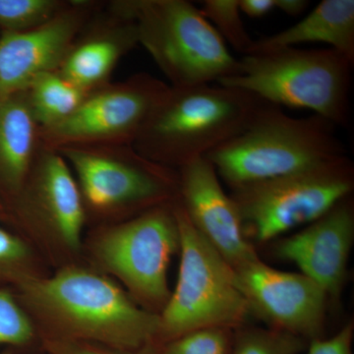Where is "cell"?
<instances>
[{"instance_id": "obj_1", "label": "cell", "mask_w": 354, "mask_h": 354, "mask_svg": "<svg viewBox=\"0 0 354 354\" xmlns=\"http://www.w3.org/2000/svg\"><path fill=\"white\" fill-rule=\"evenodd\" d=\"M21 290L50 319L57 335L48 341L80 342L132 349L157 342L160 315L140 308L108 279L80 269L53 278L19 276Z\"/></svg>"}, {"instance_id": "obj_2", "label": "cell", "mask_w": 354, "mask_h": 354, "mask_svg": "<svg viewBox=\"0 0 354 354\" xmlns=\"http://www.w3.org/2000/svg\"><path fill=\"white\" fill-rule=\"evenodd\" d=\"M264 102L220 84L169 86L132 146L153 162L180 169L239 134Z\"/></svg>"}, {"instance_id": "obj_3", "label": "cell", "mask_w": 354, "mask_h": 354, "mask_svg": "<svg viewBox=\"0 0 354 354\" xmlns=\"http://www.w3.org/2000/svg\"><path fill=\"white\" fill-rule=\"evenodd\" d=\"M335 129L316 114L295 118L264 102L239 134L205 158L234 190L348 155Z\"/></svg>"}, {"instance_id": "obj_4", "label": "cell", "mask_w": 354, "mask_h": 354, "mask_svg": "<svg viewBox=\"0 0 354 354\" xmlns=\"http://www.w3.org/2000/svg\"><path fill=\"white\" fill-rule=\"evenodd\" d=\"M353 62L333 48H288L251 53L221 86L252 93L268 104L309 109L337 127L351 118Z\"/></svg>"}, {"instance_id": "obj_5", "label": "cell", "mask_w": 354, "mask_h": 354, "mask_svg": "<svg viewBox=\"0 0 354 354\" xmlns=\"http://www.w3.org/2000/svg\"><path fill=\"white\" fill-rule=\"evenodd\" d=\"M116 14L134 21L138 43L150 53L172 88L218 83L239 72V59L192 2H120Z\"/></svg>"}, {"instance_id": "obj_6", "label": "cell", "mask_w": 354, "mask_h": 354, "mask_svg": "<svg viewBox=\"0 0 354 354\" xmlns=\"http://www.w3.org/2000/svg\"><path fill=\"white\" fill-rule=\"evenodd\" d=\"M174 209L180 266L176 290L160 315L157 342L205 328L234 330L245 325L250 307L234 268L195 230L178 200Z\"/></svg>"}, {"instance_id": "obj_7", "label": "cell", "mask_w": 354, "mask_h": 354, "mask_svg": "<svg viewBox=\"0 0 354 354\" xmlns=\"http://www.w3.org/2000/svg\"><path fill=\"white\" fill-rule=\"evenodd\" d=\"M354 167L348 155L302 171L232 190L246 236L264 243L309 225L351 196Z\"/></svg>"}, {"instance_id": "obj_8", "label": "cell", "mask_w": 354, "mask_h": 354, "mask_svg": "<svg viewBox=\"0 0 354 354\" xmlns=\"http://www.w3.org/2000/svg\"><path fill=\"white\" fill-rule=\"evenodd\" d=\"M75 169L87 201L95 209H152L178 192V172L148 160L127 144L55 149Z\"/></svg>"}, {"instance_id": "obj_9", "label": "cell", "mask_w": 354, "mask_h": 354, "mask_svg": "<svg viewBox=\"0 0 354 354\" xmlns=\"http://www.w3.org/2000/svg\"><path fill=\"white\" fill-rule=\"evenodd\" d=\"M177 249L179 230L174 205L164 204L106 232L97 253L140 299L164 308L171 297L167 270Z\"/></svg>"}, {"instance_id": "obj_10", "label": "cell", "mask_w": 354, "mask_h": 354, "mask_svg": "<svg viewBox=\"0 0 354 354\" xmlns=\"http://www.w3.org/2000/svg\"><path fill=\"white\" fill-rule=\"evenodd\" d=\"M169 86L142 74L127 83L88 94L62 122L41 130L48 148L72 145H133Z\"/></svg>"}, {"instance_id": "obj_11", "label": "cell", "mask_w": 354, "mask_h": 354, "mask_svg": "<svg viewBox=\"0 0 354 354\" xmlns=\"http://www.w3.org/2000/svg\"><path fill=\"white\" fill-rule=\"evenodd\" d=\"M234 271L251 314L269 328L308 342L323 339L330 301L313 279L301 272L279 271L260 259Z\"/></svg>"}, {"instance_id": "obj_12", "label": "cell", "mask_w": 354, "mask_h": 354, "mask_svg": "<svg viewBox=\"0 0 354 354\" xmlns=\"http://www.w3.org/2000/svg\"><path fill=\"white\" fill-rule=\"evenodd\" d=\"M215 167L200 158L178 169V200L195 230L234 269L260 259L244 230L239 207Z\"/></svg>"}, {"instance_id": "obj_13", "label": "cell", "mask_w": 354, "mask_h": 354, "mask_svg": "<svg viewBox=\"0 0 354 354\" xmlns=\"http://www.w3.org/2000/svg\"><path fill=\"white\" fill-rule=\"evenodd\" d=\"M353 242L354 206L348 196L297 234L277 242L274 249L279 258L295 263L318 283L335 305L346 283Z\"/></svg>"}, {"instance_id": "obj_14", "label": "cell", "mask_w": 354, "mask_h": 354, "mask_svg": "<svg viewBox=\"0 0 354 354\" xmlns=\"http://www.w3.org/2000/svg\"><path fill=\"white\" fill-rule=\"evenodd\" d=\"M85 10L64 9L35 29L2 32L0 36V97L21 92L41 74L57 71L80 31Z\"/></svg>"}, {"instance_id": "obj_15", "label": "cell", "mask_w": 354, "mask_h": 354, "mask_svg": "<svg viewBox=\"0 0 354 354\" xmlns=\"http://www.w3.org/2000/svg\"><path fill=\"white\" fill-rule=\"evenodd\" d=\"M32 186L10 202L32 205L71 248H78L85 214L82 197L65 158L55 149L39 153Z\"/></svg>"}, {"instance_id": "obj_16", "label": "cell", "mask_w": 354, "mask_h": 354, "mask_svg": "<svg viewBox=\"0 0 354 354\" xmlns=\"http://www.w3.org/2000/svg\"><path fill=\"white\" fill-rule=\"evenodd\" d=\"M38 123L26 90L0 97V199L19 194L36 155Z\"/></svg>"}, {"instance_id": "obj_17", "label": "cell", "mask_w": 354, "mask_h": 354, "mask_svg": "<svg viewBox=\"0 0 354 354\" xmlns=\"http://www.w3.org/2000/svg\"><path fill=\"white\" fill-rule=\"evenodd\" d=\"M307 43L329 44L330 48L354 64L353 0H324L297 24L271 36L254 39L247 55L271 53Z\"/></svg>"}, {"instance_id": "obj_18", "label": "cell", "mask_w": 354, "mask_h": 354, "mask_svg": "<svg viewBox=\"0 0 354 354\" xmlns=\"http://www.w3.org/2000/svg\"><path fill=\"white\" fill-rule=\"evenodd\" d=\"M122 18V24L114 36L94 37L72 46L58 73L87 93L104 82L121 55L138 44L134 21Z\"/></svg>"}, {"instance_id": "obj_19", "label": "cell", "mask_w": 354, "mask_h": 354, "mask_svg": "<svg viewBox=\"0 0 354 354\" xmlns=\"http://www.w3.org/2000/svg\"><path fill=\"white\" fill-rule=\"evenodd\" d=\"M32 113L41 129L62 122L87 97L88 93L72 85L58 71L37 77L26 88Z\"/></svg>"}, {"instance_id": "obj_20", "label": "cell", "mask_w": 354, "mask_h": 354, "mask_svg": "<svg viewBox=\"0 0 354 354\" xmlns=\"http://www.w3.org/2000/svg\"><path fill=\"white\" fill-rule=\"evenodd\" d=\"M308 344L283 330L243 325L234 330L232 354H300Z\"/></svg>"}, {"instance_id": "obj_21", "label": "cell", "mask_w": 354, "mask_h": 354, "mask_svg": "<svg viewBox=\"0 0 354 354\" xmlns=\"http://www.w3.org/2000/svg\"><path fill=\"white\" fill-rule=\"evenodd\" d=\"M200 11L225 43L242 55L248 53L254 39L242 21L239 0H205Z\"/></svg>"}, {"instance_id": "obj_22", "label": "cell", "mask_w": 354, "mask_h": 354, "mask_svg": "<svg viewBox=\"0 0 354 354\" xmlns=\"http://www.w3.org/2000/svg\"><path fill=\"white\" fill-rule=\"evenodd\" d=\"M64 4L55 0H0L2 32H25L46 24Z\"/></svg>"}, {"instance_id": "obj_23", "label": "cell", "mask_w": 354, "mask_h": 354, "mask_svg": "<svg viewBox=\"0 0 354 354\" xmlns=\"http://www.w3.org/2000/svg\"><path fill=\"white\" fill-rule=\"evenodd\" d=\"M234 329L225 327L193 330L160 344L164 354H232Z\"/></svg>"}, {"instance_id": "obj_24", "label": "cell", "mask_w": 354, "mask_h": 354, "mask_svg": "<svg viewBox=\"0 0 354 354\" xmlns=\"http://www.w3.org/2000/svg\"><path fill=\"white\" fill-rule=\"evenodd\" d=\"M34 337V330L25 312L9 291L0 288V346L23 348Z\"/></svg>"}, {"instance_id": "obj_25", "label": "cell", "mask_w": 354, "mask_h": 354, "mask_svg": "<svg viewBox=\"0 0 354 354\" xmlns=\"http://www.w3.org/2000/svg\"><path fill=\"white\" fill-rule=\"evenodd\" d=\"M50 354H164L157 342H149L140 348L118 349L80 342L46 341Z\"/></svg>"}, {"instance_id": "obj_26", "label": "cell", "mask_w": 354, "mask_h": 354, "mask_svg": "<svg viewBox=\"0 0 354 354\" xmlns=\"http://www.w3.org/2000/svg\"><path fill=\"white\" fill-rule=\"evenodd\" d=\"M27 256V248L19 237L0 225V279L15 281L20 276L18 266Z\"/></svg>"}, {"instance_id": "obj_27", "label": "cell", "mask_w": 354, "mask_h": 354, "mask_svg": "<svg viewBox=\"0 0 354 354\" xmlns=\"http://www.w3.org/2000/svg\"><path fill=\"white\" fill-rule=\"evenodd\" d=\"M354 324L349 321L329 339H319L309 342L306 354H353Z\"/></svg>"}, {"instance_id": "obj_28", "label": "cell", "mask_w": 354, "mask_h": 354, "mask_svg": "<svg viewBox=\"0 0 354 354\" xmlns=\"http://www.w3.org/2000/svg\"><path fill=\"white\" fill-rule=\"evenodd\" d=\"M241 13L251 18H260L271 12L274 0H239Z\"/></svg>"}, {"instance_id": "obj_29", "label": "cell", "mask_w": 354, "mask_h": 354, "mask_svg": "<svg viewBox=\"0 0 354 354\" xmlns=\"http://www.w3.org/2000/svg\"><path fill=\"white\" fill-rule=\"evenodd\" d=\"M309 3L310 2L307 0H274L276 8L286 13V15L293 16V17L304 13L309 6Z\"/></svg>"}, {"instance_id": "obj_30", "label": "cell", "mask_w": 354, "mask_h": 354, "mask_svg": "<svg viewBox=\"0 0 354 354\" xmlns=\"http://www.w3.org/2000/svg\"><path fill=\"white\" fill-rule=\"evenodd\" d=\"M1 354H13L12 353H9V351H6V353H1Z\"/></svg>"}]
</instances>
